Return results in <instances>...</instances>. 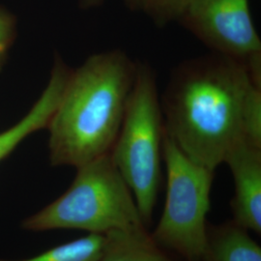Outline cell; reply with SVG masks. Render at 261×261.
<instances>
[{"label":"cell","instance_id":"obj_1","mask_svg":"<svg viewBox=\"0 0 261 261\" xmlns=\"http://www.w3.org/2000/svg\"><path fill=\"white\" fill-rule=\"evenodd\" d=\"M261 94L248 69L212 53L174 68L161 96L165 134L188 158L214 170L247 141V112Z\"/></svg>","mask_w":261,"mask_h":261},{"label":"cell","instance_id":"obj_2","mask_svg":"<svg viewBox=\"0 0 261 261\" xmlns=\"http://www.w3.org/2000/svg\"><path fill=\"white\" fill-rule=\"evenodd\" d=\"M138 64L125 51L112 49L90 56L70 73L47 125L53 165L77 168L111 153Z\"/></svg>","mask_w":261,"mask_h":261},{"label":"cell","instance_id":"obj_3","mask_svg":"<svg viewBox=\"0 0 261 261\" xmlns=\"http://www.w3.org/2000/svg\"><path fill=\"white\" fill-rule=\"evenodd\" d=\"M23 227L34 231L80 229L102 235L146 230L130 188L110 154L77 168L65 193L27 219Z\"/></svg>","mask_w":261,"mask_h":261},{"label":"cell","instance_id":"obj_4","mask_svg":"<svg viewBox=\"0 0 261 261\" xmlns=\"http://www.w3.org/2000/svg\"><path fill=\"white\" fill-rule=\"evenodd\" d=\"M165 125L156 76L139 62L121 128L110 153L130 188L145 225L152 219L162 179Z\"/></svg>","mask_w":261,"mask_h":261},{"label":"cell","instance_id":"obj_5","mask_svg":"<svg viewBox=\"0 0 261 261\" xmlns=\"http://www.w3.org/2000/svg\"><path fill=\"white\" fill-rule=\"evenodd\" d=\"M163 160L167 171L166 202L150 236L159 247L176 252L186 261H203L215 171L188 158L166 134Z\"/></svg>","mask_w":261,"mask_h":261},{"label":"cell","instance_id":"obj_6","mask_svg":"<svg viewBox=\"0 0 261 261\" xmlns=\"http://www.w3.org/2000/svg\"><path fill=\"white\" fill-rule=\"evenodd\" d=\"M178 22L214 54L245 66L261 84V41L250 0H189Z\"/></svg>","mask_w":261,"mask_h":261},{"label":"cell","instance_id":"obj_7","mask_svg":"<svg viewBox=\"0 0 261 261\" xmlns=\"http://www.w3.org/2000/svg\"><path fill=\"white\" fill-rule=\"evenodd\" d=\"M224 164L229 167L233 177L234 223L260 234L261 147L241 141L228 153Z\"/></svg>","mask_w":261,"mask_h":261},{"label":"cell","instance_id":"obj_8","mask_svg":"<svg viewBox=\"0 0 261 261\" xmlns=\"http://www.w3.org/2000/svg\"><path fill=\"white\" fill-rule=\"evenodd\" d=\"M70 73L57 62L44 93L28 115L16 126L0 134V161L16 148L21 140L48 125L61 99Z\"/></svg>","mask_w":261,"mask_h":261},{"label":"cell","instance_id":"obj_9","mask_svg":"<svg viewBox=\"0 0 261 261\" xmlns=\"http://www.w3.org/2000/svg\"><path fill=\"white\" fill-rule=\"evenodd\" d=\"M203 261H261V248L233 221L208 225Z\"/></svg>","mask_w":261,"mask_h":261},{"label":"cell","instance_id":"obj_10","mask_svg":"<svg viewBox=\"0 0 261 261\" xmlns=\"http://www.w3.org/2000/svg\"><path fill=\"white\" fill-rule=\"evenodd\" d=\"M100 261H175L147 232L114 231L107 234Z\"/></svg>","mask_w":261,"mask_h":261},{"label":"cell","instance_id":"obj_11","mask_svg":"<svg viewBox=\"0 0 261 261\" xmlns=\"http://www.w3.org/2000/svg\"><path fill=\"white\" fill-rule=\"evenodd\" d=\"M106 241V235L88 233L74 241L56 246L31 258L15 261H100Z\"/></svg>","mask_w":261,"mask_h":261},{"label":"cell","instance_id":"obj_12","mask_svg":"<svg viewBox=\"0 0 261 261\" xmlns=\"http://www.w3.org/2000/svg\"><path fill=\"white\" fill-rule=\"evenodd\" d=\"M189 0H124L134 12L148 17L158 28L178 21Z\"/></svg>","mask_w":261,"mask_h":261},{"label":"cell","instance_id":"obj_13","mask_svg":"<svg viewBox=\"0 0 261 261\" xmlns=\"http://www.w3.org/2000/svg\"><path fill=\"white\" fill-rule=\"evenodd\" d=\"M15 37V19L0 7V67Z\"/></svg>","mask_w":261,"mask_h":261},{"label":"cell","instance_id":"obj_14","mask_svg":"<svg viewBox=\"0 0 261 261\" xmlns=\"http://www.w3.org/2000/svg\"><path fill=\"white\" fill-rule=\"evenodd\" d=\"M103 1V0H83V3L86 7H89V6H95L97 4H100Z\"/></svg>","mask_w":261,"mask_h":261}]
</instances>
